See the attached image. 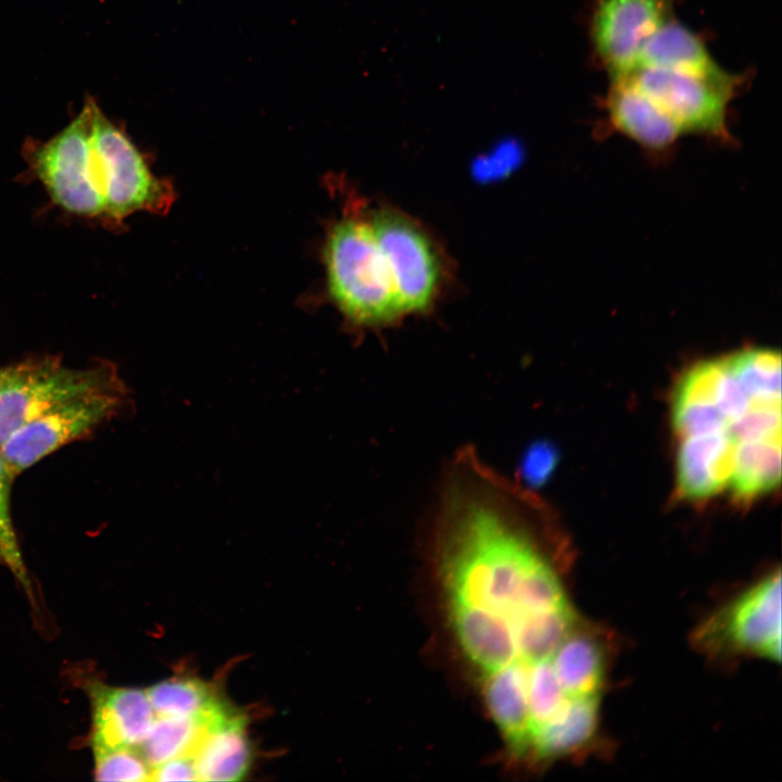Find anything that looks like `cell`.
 <instances>
[{
	"label": "cell",
	"instance_id": "cell-17",
	"mask_svg": "<svg viewBox=\"0 0 782 782\" xmlns=\"http://www.w3.org/2000/svg\"><path fill=\"white\" fill-rule=\"evenodd\" d=\"M781 479V440L758 439L736 446L730 481L733 495L748 501L778 487Z\"/></svg>",
	"mask_w": 782,
	"mask_h": 782
},
{
	"label": "cell",
	"instance_id": "cell-22",
	"mask_svg": "<svg viewBox=\"0 0 782 782\" xmlns=\"http://www.w3.org/2000/svg\"><path fill=\"white\" fill-rule=\"evenodd\" d=\"M14 478L0 451V560L31 596L30 581L11 517L10 493Z\"/></svg>",
	"mask_w": 782,
	"mask_h": 782
},
{
	"label": "cell",
	"instance_id": "cell-12",
	"mask_svg": "<svg viewBox=\"0 0 782 782\" xmlns=\"http://www.w3.org/2000/svg\"><path fill=\"white\" fill-rule=\"evenodd\" d=\"M736 441L728 430L695 433L679 438L677 480L679 493L686 499L709 497L730 485Z\"/></svg>",
	"mask_w": 782,
	"mask_h": 782
},
{
	"label": "cell",
	"instance_id": "cell-23",
	"mask_svg": "<svg viewBox=\"0 0 782 782\" xmlns=\"http://www.w3.org/2000/svg\"><path fill=\"white\" fill-rule=\"evenodd\" d=\"M98 781H150L151 768L137 748L123 747L93 752Z\"/></svg>",
	"mask_w": 782,
	"mask_h": 782
},
{
	"label": "cell",
	"instance_id": "cell-8",
	"mask_svg": "<svg viewBox=\"0 0 782 782\" xmlns=\"http://www.w3.org/2000/svg\"><path fill=\"white\" fill-rule=\"evenodd\" d=\"M404 314L424 313L441 283V263L426 231L404 213L380 207L368 216Z\"/></svg>",
	"mask_w": 782,
	"mask_h": 782
},
{
	"label": "cell",
	"instance_id": "cell-25",
	"mask_svg": "<svg viewBox=\"0 0 782 782\" xmlns=\"http://www.w3.org/2000/svg\"><path fill=\"white\" fill-rule=\"evenodd\" d=\"M150 781H199L193 755H181L152 768Z\"/></svg>",
	"mask_w": 782,
	"mask_h": 782
},
{
	"label": "cell",
	"instance_id": "cell-13",
	"mask_svg": "<svg viewBox=\"0 0 782 782\" xmlns=\"http://www.w3.org/2000/svg\"><path fill=\"white\" fill-rule=\"evenodd\" d=\"M199 781H239L249 771L252 748L245 718L226 706L211 721L193 753Z\"/></svg>",
	"mask_w": 782,
	"mask_h": 782
},
{
	"label": "cell",
	"instance_id": "cell-2",
	"mask_svg": "<svg viewBox=\"0 0 782 782\" xmlns=\"http://www.w3.org/2000/svg\"><path fill=\"white\" fill-rule=\"evenodd\" d=\"M112 362L97 360L70 368L55 355L26 358L0 367V445L16 429L53 406L98 390H123Z\"/></svg>",
	"mask_w": 782,
	"mask_h": 782
},
{
	"label": "cell",
	"instance_id": "cell-19",
	"mask_svg": "<svg viewBox=\"0 0 782 782\" xmlns=\"http://www.w3.org/2000/svg\"><path fill=\"white\" fill-rule=\"evenodd\" d=\"M225 706L203 717H156L137 749L151 769L172 758L193 755L212 719Z\"/></svg>",
	"mask_w": 782,
	"mask_h": 782
},
{
	"label": "cell",
	"instance_id": "cell-9",
	"mask_svg": "<svg viewBox=\"0 0 782 782\" xmlns=\"http://www.w3.org/2000/svg\"><path fill=\"white\" fill-rule=\"evenodd\" d=\"M673 0H596L591 41L611 78L633 72L646 40L670 16Z\"/></svg>",
	"mask_w": 782,
	"mask_h": 782
},
{
	"label": "cell",
	"instance_id": "cell-1",
	"mask_svg": "<svg viewBox=\"0 0 782 782\" xmlns=\"http://www.w3.org/2000/svg\"><path fill=\"white\" fill-rule=\"evenodd\" d=\"M324 257L329 295L350 324L384 326L404 315L368 217L346 213L332 224Z\"/></svg>",
	"mask_w": 782,
	"mask_h": 782
},
{
	"label": "cell",
	"instance_id": "cell-24",
	"mask_svg": "<svg viewBox=\"0 0 782 782\" xmlns=\"http://www.w3.org/2000/svg\"><path fill=\"white\" fill-rule=\"evenodd\" d=\"M556 461L557 456L554 447L546 443L535 444L530 447L522 461V477L530 484L539 485L551 475Z\"/></svg>",
	"mask_w": 782,
	"mask_h": 782
},
{
	"label": "cell",
	"instance_id": "cell-10",
	"mask_svg": "<svg viewBox=\"0 0 782 782\" xmlns=\"http://www.w3.org/2000/svg\"><path fill=\"white\" fill-rule=\"evenodd\" d=\"M89 695L92 751L138 748L156 719L147 691L92 683Z\"/></svg>",
	"mask_w": 782,
	"mask_h": 782
},
{
	"label": "cell",
	"instance_id": "cell-20",
	"mask_svg": "<svg viewBox=\"0 0 782 782\" xmlns=\"http://www.w3.org/2000/svg\"><path fill=\"white\" fill-rule=\"evenodd\" d=\"M146 691L156 717H203L224 705L207 683L192 677H173Z\"/></svg>",
	"mask_w": 782,
	"mask_h": 782
},
{
	"label": "cell",
	"instance_id": "cell-16",
	"mask_svg": "<svg viewBox=\"0 0 782 782\" xmlns=\"http://www.w3.org/2000/svg\"><path fill=\"white\" fill-rule=\"evenodd\" d=\"M551 661L569 697L597 695L604 678L605 656L593 634L575 628Z\"/></svg>",
	"mask_w": 782,
	"mask_h": 782
},
{
	"label": "cell",
	"instance_id": "cell-7",
	"mask_svg": "<svg viewBox=\"0 0 782 782\" xmlns=\"http://www.w3.org/2000/svg\"><path fill=\"white\" fill-rule=\"evenodd\" d=\"M709 653L781 658V575L770 573L708 618L695 632Z\"/></svg>",
	"mask_w": 782,
	"mask_h": 782
},
{
	"label": "cell",
	"instance_id": "cell-14",
	"mask_svg": "<svg viewBox=\"0 0 782 782\" xmlns=\"http://www.w3.org/2000/svg\"><path fill=\"white\" fill-rule=\"evenodd\" d=\"M636 67H656L701 75L724 74L703 40L671 15L644 43Z\"/></svg>",
	"mask_w": 782,
	"mask_h": 782
},
{
	"label": "cell",
	"instance_id": "cell-3",
	"mask_svg": "<svg viewBox=\"0 0 782 782\" xmlns=\"http://www.w3.org/2000/svg\"><path fill=\"white\" fill-rule=\"evenodd\" d=\"M91 142L104 198L103 222L121 226L136 212L164 214L174 202L169 182L155 177L126 131L91 98Z\"/></svg>",
	"mask_w": 782,
	"mask_h": 782
},
{
	"label": "cell",
	"instance_id": "cell-5",
	"mask_svg": "<svg viewBox=\"0 0 782 782\" xmlns=\"http://www.w3.org/2000/svg\"><path fill=\"white\" fill-rule=\"evenodd\" d=\"M129 389L98 390L68 399L13 431L0 445L16 477L45 456L98 428L130 408Z\"/></svg>",
	"mask_w": 782,
	"mask_h": 782
},
{
	"label": "cell",
	"instance_id": "cell-21",
	"mask_svg": "<svg viewBox=\"0 0 782 782\" xmlns=\"http://www.w3.org/2000/svg\"><path fill=\"white\" fill-rule=\"evenodd\" d=\"M527 692L531 743L533 733L565 707L569 696L563 689L551 659L528 667Z\"/></svg>",
	"mask_w": 782,
	"mask_h": 782
},
{
	"label": "cell",
	"instance_id": "cell-15",
	"mask_svg": "<svg viewBox=\"0 0 782 782\" xmlns=\"http://www.w3.org/2000/svg\"><path fill=\"white\" fill-rule=\"evenodd\" d=\"M597 719L596 695L569 697L565 707L533 733L529 755L545 760L583 747L594 735Z\"/></svg>",
	"mask_w": 782,
	"mask_h": 782
},
{
	"label": "cell",
	"instance_id": "cell-18",
	"mask_svg": "<svg viewBox=\"0 0 782 782\" xmlns=\"http://www.w3.org/2000/svg\"><path fill=\"white\" fill-rule=\"evenodd\" d=\"M577 618L569 604L530 614L513 628L517 647V665L526 671L529 666L551 659L559 645L576 628Z\"/></svg>",
	"mask_w": 782,
	"mask_h": 782
},
{
	"label": "cell",
	"instance_id": "cell-11",
	"mask_svg": "<svg viewBox=\"0 0 782 782\" xmlns=\"http://www.w3.org/2000/svg\"><path fill=\"white\" fill-rule=\"evenodd\" d=\"M604 108L616 131L649 152L667 151L683 135L664 109L628 75L613 78Z\"/></svg>",
	"mask_w": 782,
	"mask_h": 782
},
{
	"label": "cell",
	"instance_id": "cell-4",
	"mask_svg": "<svg viewBox=\"0 0 782 782\" xmlns=\"http://www.w3.org/2000/svg\"><path fill=\"white\" fill-rule=\"evenodd\" d=\"M28 173L40 181L54 204L86 218L104 217V202L92 179L91 98L61 131L22 149Z\"/></svg>",
	"mask_w": 782,
	"mask_h": 782
},
{
	"label": "cell",
	"instance_id": "cell-6",
	"mask_svg": "<svg viewBox=\"0 0 782 782\" xmlns=\"http://www.w3.org/2000/svg\"><path fill=\"white\" fill-rule=\"evenodd\" d=\"M628 76L664 109L682 134L732 141L727 115L737 78L727 72L711 76L656 67H636Z\"/></svg>",
	"mask_w": 782,
	"mask_h": 782
}]
</instances>
